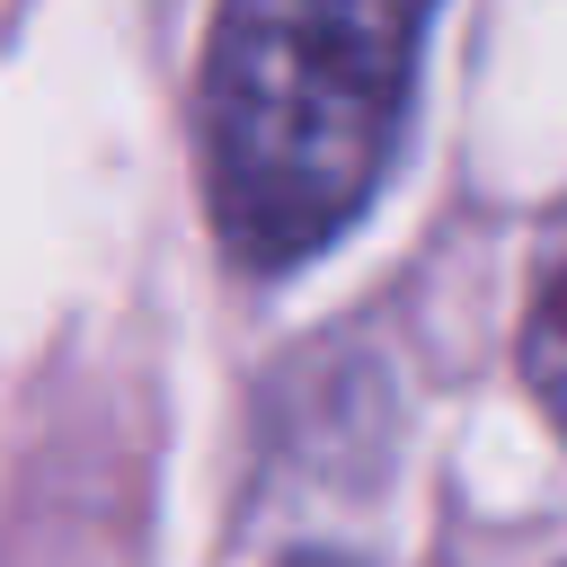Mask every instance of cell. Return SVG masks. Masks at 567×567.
Instances as JSON below:
<instances>
[{"instance_id": "2", "label": "cell", "mask_w": 567, "mask_h": 567, "mask_svg": "<svg viewBox=\"0 0 567 567\" xmlns=\"http://www.w3.org/2000/svg\"><path fill=\"white\" fill-rule=\"evenodd\" d=\"M523 381L567 434V213L532 248V292H523Z\"/></svg>"}, {"instance_id": "1", "label": "cell", "mask_w": 567, "mask_h": 567, "mask_svg": "<svg viewBox=\"0 0 567 567\" xmlns=\"http://www.w3.org/2000/svg\"><path fill=\"white\" fill-rule=\"evenodd\" d=\"M434 0H221L204 53V195L239 266L328 248L381 186Z\"/></svg>"}, {"instance_id": "3", "label": "cell", "mask_w": 567, "mask_h": 567, "mask_svg": "<svg viewBox=\"0 0 567 567\" xmlns=\"http://www.w3.org/2000/svg\"><path fill=\"white\" fill-rule=\"evenodd\" d=\"M292 567H337V558H292Z\"/></svg>"}]
</instances>
